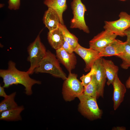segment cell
<instances>
[{"label": "cell", "instance_id": "obj_1", "mask_svg": "<svg viewBox=\"0 0 130 130\" xmlns=\"http://www.w3.org/2000/svg\"><path fill=\"white\" fill-rule=\"evenodd\" d=\"M7 69H0V77L3 79L4 88H8L13 84H20L25 87V93L28 96L33 93L32 87L34 85L40 84L41 82L31 78L26 72L20 71L16 67L15 64L9 61Z\"/></svg>", "mask_w": 130, "mask_h": 130}, {"label": "cell", "instance_id": "obj_2", "mask_svg": "<svg viewBox=\"0 0 130 130\" xmlns=\"http://www.w3.org/2000/svg\"><path fill=\"white\" fill-rule=\"evenodd\" d=\"M34 72L48 73L65 80L67 78L60 66L56 56L49 50L46 51V55L35 69Z\"/></svg>", "mask_w": 130, "mask_h": 130}, {"label": "cell", "instance_id": "obj_3", "mask_svg": "<svg viewBox=\"0 0 130 130\" xmlns=\"http://www.w3.org/2000/svg\"><path fill=\"white\" fill-rule=\"evenodd\" d=\"M40 34V33L28 48L29 56L27 60L30 65L27 72L29 75L34 72L35 69L38 66L46 53V48L41 41Z\"/></svg>", "mask_w": 130, "mask_h": 130}, {"label": "cell", "instance_id": "obj_4", "mask_svg": "<svg viewBox=\"0 0 130 130\" xmlns=\"http://www.w3.org/2000/svg\"><path fill=\"white\" fill-rule=\"evenodd\" d=\"M78 98L80 101L79 109L83 115L91 120L101 118L103 111L98 106L97 98L83 93Z\"/></svg>", "mask_w": 130, "mask_h": 130}, {"label": "cell", "instance_id": "obj_5", "mask_svg": "<svg viewBox=\"0 0 130 130\" xmlns=\"http://www.w3.org/2000/svg\"><path fill=\"white\" fill-rule=\"evenodd\" d=\"M77 77V74L69 72L64 82L62 93L64 99L67 101L73 100L83 92L84 87Z\"/></svg>", "mask_w": 130, "mask_h": 130}, {"label": "cell", "instance_id": "obj_6", "mask_svg": "<svg viewBox=\"0 0 130 130\" xmlns=\"http://www.w3.org/2000/svg\"><path fill=\"white\" fill-rule=\"evenodd\" d=\"M71 5L73 17L71 20L70 28H78L89 33L90 31L84 19V13L86 10L85 6L81 0H73Z\"/></svg>", "mask_w": 130, "mask_h": 130}, {"label": "cell", "instance_id": "obj_7", "mask_svg": "<svg viewBox=\"0 0 130 130\" xmlns=\"http://www.w3.org/2000/svg\"><path fill=\"white\" fill-rule=\"evenodd\" d=\"M119 19L113 21H105L104 28L108 30L117 36H125V31L130 27V15L122 12L119 15Z\"/></svg>", "mask_w": 130, "mask_h": 130}, {"label": "cell", "instance_id": "obj_8", "mask_svg": "<svg viewBox=\"0 0 130 130\" xmlns=\"http://www.w3.org/2000/svg\"><path fill=\"white\" fill-rule=\"evenodd\" d=\"M117 36L110 31L105 29L95 36L89 41V48L99 52L116 39Z\"/></svg>", "mask_w": 130, "mask_h": 130}, {"label": "cell", "instance_id": "obj_9", "mask_svg": "<svg viewBox=\"0 0 130 130\" xmlns=\"http://www.w3.org/2000/svg\"><path fill=\"white\" fill-rule=\"evenodd\" d=\"M74 52L84 61L85 65L84 70L86 72L90 70L95 61L101 58L100 56L99 52L98 51L90 48H85L79 44L75 49Z\"/></svg>", "mask_w": 130, "mask_h": 130}, {"label": "cell", "instance_id": "obj_10", "mask_svg": "<svg viewBox=\"0 0 130 130\" xmlns=\"http://www.w3.org/2000/svg\"><path fill=\"white\" fill-rule=\"evenodd\" d=\"M112 84L113 87L112 99L113 102V108L116 110L123 101L126 92V87L120 80L117 75Z\"/></svg>", "mask_w": 130, "mask_h": 130}, {"label": "cell", "instance_id": "obj_11", "mask_svg": "<svg viewBox=\"0 0 130 130\" xmlns=\"http://www.w3.org/2000/svg\"><path fill=\"white\" fill-rule=\"evenodd\" d=\"M57 59L66 68L69 72L74 69L77 63L76 57L73 52L70 53L62 48L56 50Z\"/></svg>", "mask_w": 130, "mask_h": 130}, {"label": "cell", "instance_id": "obj_12", "mask_svg": "<svg viewBox=\"0 0 130 130\" xmlns=\"http://www.w3.org/2000/svg\"><path fill=\"white\" fill-rule=\"evenodd\" d=\"M101 58L97 60L93 65L96 70L95 75L97 87V98L103 97L106 77L102 65Z\"/></svg>", "mask_w": 130, "mask_h": 130}, {"label": "cell", "instance_id": "obj_13", "mask_svg": "<svg viewBox=\"0 0 130 130\" xmlns=\"http://www.w3.org/2000/svg\"><path fill=\"white\" fill-rule=\"evenodd\" d=\"M126 42H123L118 39L113 42L102 48L99 52L100 57H117L122 53L124 50Z\"/></svg>", "mask_w": 130, "mask_h": 130}, {"label": "cell", "instance_id": "obj_14", "mask_svg": "<svg viewBox=\"0 0 130 130\" xmlns=\"http://www.w3.org/2000/svg\"><path fill=\"white\" fill-rule=\"evenodd\" d=\"M43 22L49 31L54 30L59 27L60 23L59 16L53 9L48 8L45 13L43 18Z\"/></svg>", "mask_w": 130, "mask_h": 130}, {"label": "cell", "instance_id": "obj_15", "mask_svg": "<svg viewBox=\"0 0 130 130\" xmlns=\"http://www.w3.org/2000/svg\"><path fill=\"white\" fill-rule=\"evenodd\" d=\"M101 63L107 79V84L109 86L112 84L116 75L117 74L118 67L110 60L102 58Z\"/></svg>", "mask_w": 130, "mask_h": 130}, {"label": "cell", "instance_id": "obj_16", "mask_svg": "<svg viewBox=\"0 0 130 130\" xmlns=\"http://www.w3.org/2000/svg\"><path fill=\"white\" fill-rule=\"evenodd\" d=\"M24 109V106L21 105L0 112V120L9 122L21 121L22 119L20 114Z\"/></svg>", "mask_w": 130, "mask_h": 130}, {"label": "cell", "instance_id": "obj_17", "mask_svg": "<svg viewBox=\"0 0 130 130\" xmlns=\"http://www.w3.org/2000/svg\"><path fill=\"white\" fill-rule=\"evenodd\" d=\"M47 39L51 46L55 50L61 48L65 40L62 31L59 27L54 30L49 31Z\"/></svg>", "mask_w": 130, "mask_h": 130}, {"label": "cell", "instance_id": "obj_18", "mask_svg": "<svg viewBox=\"0 0 130 130\" xmlns=\"http://www.w3.org/2000/svg\"><path fill=\"white\" fill-rule=\"evenodd\" d=\"M66 0H45L43 3L48 8L54 10L58 14L60 23L64 24L63 14L67 8Z\"/></svg>", "mask_w": 130, "mask_h": 130}, {"label": "cell", "instance_id": "obj_19", "mask_svg": "<svg viewBox=\"0 0 130 130\" xmlns=\"http://www.w3.org/2000/svg\"><path fill=\"white\" fill-rule=\"evenodd\" d=\"M16 92H14L8 95L0 103V112L15 108L18 105L15 99Z\"/></svg>", "mask_w": 130, "mask_h": 130}, {"label": "cell", "instance_id": "obj_20", "mask_svg": "<svg viewBox=\"0 0 130 130\" xmlns=\"http://www.w3.org/2000/svg\"><path fill=\"white\" fill-rule=\"evenodd\" d=\"M59 27L62 31L65 40L75 49L79 44L78 39L70 32L64 24L60 23Z\"/></svg>", "mask_w": 130, "mask_h": 130}, {"label": "cell", "instance_id": "obj_21", "mask_svg": "<svg viewBox=\"0 0 130 130\" xmlns=\"http://www.w3.org/2000/svg\"><path fill=\"white\" fill-rule=\"evenodd\" d=\"M125 42L124 51L117 57L122 60V63L120 65L121 67L126 70L130 67V43L127 40Z\"/></svg>", "mask_w": 130, "mask_h": 130}, {"label": "cell", "instance_id": "obj_22", "mask_svg": "<svg viewBox=\"0 0 130 130\" xmlns=\"http://www.w3.org/2000/svg\"><path fill=\"white\" fill-rule=\"evenodd\" d=\"M84 94L97 98V87L95 74L93 75L90 82L84 87Z\"/></svg>", "mask_w": 130, "mask_h": 130}, {"label": "cell", "instance_id": "obj_23", "mask_svg": "<svg viewBox=\"0 0 130 130\" xmlns=\"http://www.w3.org/2000/svg\"><path fill=\"white\" fill-rule=\"evenodd\" d=\"M95 68L93 65L89 73L85 75L83 74L80 78V79L82 81V84L84 87H86L90 82L92 76L95 74Z\"/></svg>", "mask_w": 130, "mask_h": 130}, {"label": "cell", "instance_id": "obj_24", "mask_svg": "<svg viewBox=\"0 0 130 130\" xmlns=\"http://www.w3.org/2000/svg\"><path fill=\"white\" fill-rule=\"evenodd\" d=\"M20 0H8V7L11 10L19 9L20 6Z\"/></svg>", "mask_w": 130, "mask_h": 130}, {"label": "cell", "instance_id": "obj_25", "mask_svg": "<svg viewBox=\"0 0 130 130\" xmlns=\"http://www.w3.org/2000/svg\"><path fill=\"white\" fill-rule=\"evenodd\" d=\"M61 48L67 52L71 53L74 52L75 49L66 41H65Z\"/></svg>", "mask_w": 130, "mask_h": 130}, {"label": "cell", "instance_id": "obj_26", "mask_svg": "<svg viewBox=\"0 0 130 130\" xmlns=\"http://www.w3.org/2000/svg\"><path fill=\"white\" fill-rule=\"evenodd\" d=\"M4 88L3 86L0 85V96L3 97L5 98L7 97L8 95L5 92Z\"/></svg>", "mask_w": 130, "mask_h": 130}, {"label": "cell", "instance_id": "obj_27", "mask_svg": "<svg viewBox=\"0 0 130 130\" xmlns=\"http://www.w3.org/2000/svg\"><path fill=\"white\" fill-rule=\"evenodd\" d=\"M124 34L125 36L127 37V41L130 43V27L127 29L124 32Z\"/></svg>", "mask_w": 130, "mask_h": 130}, {"label": "cell", "instance_id": "obj_28", "mask_svg": "<svg viewBox=\"0 0 130 130\" xmlns=\"http://www.w3.org/2000/svg\"><path fill=\"white\" fill-rule=\"evenodd\" d=\"M112 130H125L126 128L125 127L123 126H117L113 127Z\"/></svg>", "mask_w": 130, "mask_h": 130}, {"label": "cell", "instance_id": "obj_29", "mask_svg": "<svg viewBox=\"0 0 130 130\" xmlns=\"http://www.w3.org/2000/svg\"><path fill=\"white\" fill-rule=\"evenodd\" d=\"M125 86L127 88L130 89V76L126 82Z\"/></svg>", "mask_w": 130, "mask_h": 130}, {"label": "cell", "instance_id": "obj_30", "mask_svg": "<svg viewBox=\"0 0 130 130\" xmlns=\"http://www.w3.org/2000/svg\"><path fill=\"white\" fill-rule=\"evenodd\" d=\"M121 0V1H124V0Z\"/></svg>", "mask_w": 130, "mask_h": 130}]
</instances>
